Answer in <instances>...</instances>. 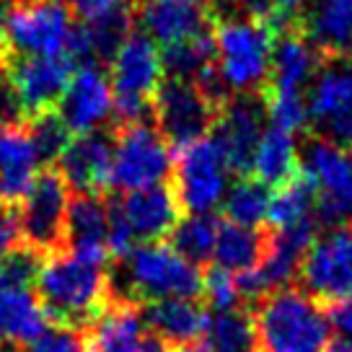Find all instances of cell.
I'll use <instances>...</instances> for the list:
<instances>
[{
    "label": "cell",
    "instance_id": "obj_38",
    "mask_svg": "<svg viewBox=\"0 0 352 352\" xmlns=\"http://www.w3.org/2000/svg\"><path fill=\"white\" fill-rule=\"evenodd\" d=\"M19 352H94L91 350V329H67L50 327L39 340L21 344Z\"/></svg>",
    "mask_w": 352,
    "mask_h": 352
},
{
    "label": "cell",
    "instance_id": "obj_3",
    "mask_svg": "<svg viewBox=\"0 0 352 352\" xmlns=\"http://www.w3.org/2000/svg\"><path fill=\"white\" fill-rule=\"evenodd\" d=\"M254 321V352H327L331 324L327 308L287 285L256 300L249 311Z\"/></svg>",
    "mask_w": 352,
    "mask_h": 352
},
{
    "label": "cell",
    "instance_id": "obj_14",
    "mask_svg": "<svg viewBox=\"0 0 352 352\" xmlns=\"http://www.w3.org/2000/svg\"><path fill=\"white\" fill-rule=\"evenodd\" d=\"M135 23L158 50L192 42L215 29L208 0H138L132 3Z\"/></svg>",
    "mask_w": 352,
    "mask_h": 352
},
{
    "label": "cell",
    "instance_id": "obj_40",
    "mask_svg": "<svg viewBox=\"0 0 352 352\" xmlns=\"http://www.w3.org/2000/svg\"><path fill=\"white\" fill-rule=\"evenodd\" d=\"M19 243H21V215H19V208H3L0 205V264Z\"/></svg>",
    "mask_w": 352,
    "mask_h": 352
},
{
    "label": "cell",
    "instance_id": "obj_1",
    "mask_svg": "<svg viewBox=\"0 0 352 352\" xmlns=\"http://www.w3.org/2000/svg\"><path fill=\"white\" fill-rule=\"evenodd\" d=\"M109 272L111 303L148 306L155 300H202V272L189 264L168 243H143L135 246Z\"/></svg>",
    "mask_w": 352,
    "mask_h": 352
},
{
    "label": "cell",
    "instance_id": "obj_37",
    "mask_svg": "<svg viewBox=\"0 0 352 352\" xmlns=\"http://www.w3.org/2000/svg\"><path fill=\"white\" fill-rule=\"evenodd\" d=\"M202 303L218 314L239 311L241 293L236 285V275L218 264H210L208 272H202Z\"/></svg>",
    "mask_w": 352,
    "mask_h": 352
},
{
    "label": "cell",
    "instance_id": "obj_21",
    "mask_svg": "<svg viewBox=\"0 0 352 352\" xmlns=\"http://www.w3.org/2000/svg\"><path fill=\"white\" fill-rule=\"evenodd\" d=\"M298 32L324 55L352 57V0H311Z\"/></svg>",
    "mask_w": 352,
    "mask_h": 352
},
{
    "label": "cell",
    "instance_id": "obj_24",
    "mask_svg": "<svg viewBox=\"0 0 352 352\" xmlns=\"http://www.w3.org/2000/svg\"><path fill=\"white\" fill-rule=\"evenodd\" d=\"M319 50L308 42L303 34L285 32L275 42L270 80L264 91H283V94H303L319 73Z\"/></svg>",
    "mask_w": 352,
    "mask_h": 352
},
{
    "label": "cell",
    "instance_id": "obj_42",
    "mask_svg": "<svg viewBox=\"0 0 352 352\" xmlns=\"http://www.w3.org/2000/svg\"><path fill=\"white\" fill-rule=\"evenodd\" d=\"M311 0H275L272 3V13L267 16V21L272 23V26H283L285 29L287 23H298V19L303 16L306 11V6Z\"/></svg>",
    "mask_w": 352,
    "mask_h": 352
},
{
    "label": "cell",
    "instance_id": "obj_29",
    "mask_svg": "<svg viewBox=\"0 0 352 352\" xmlns=\"http://www.w3.org/2000/svg\"><path fill=\"white\" fill-rule=\"evenodd\" d=\"M218 228L220 220L215 215H187L179 220L174 233L168 236V246L189 264L205 267L215 256Z\"/></svg>",
    "mask_w": 352,
    "mask_h": 352
},
{
    "label": "cell",
    "instance_id": "obj_34",
    "mask_svg": "<svg viewBox=\"0 0 352 352\" xmlns=\"http://www.w3.org/2000/svg\"><path fill=\"white\" fill-rule=\"evenodd\" d=\"M29 138H32V145L34 151H36V158H39V164L44 166H55L60 161V155L67 151V145L73 143V132L67 127L63 117H60V111H50V114H42V117H36V120L29 122Z\"/></svg>",
    "mask_w": 352,
    "mask_h": 352
},
{
    "label": "cell",
    "instance_id": "obj_17",
    "mask_svg": "<svg viewBox=\"0 0 352 352\" xmlns=\"http://www.w3.org/2000/svg\"><path fill=\"white\" fill-rule=\"evenodd\" d=\"M55 166L65 179L70 195L107 197L111 189V168H114V135H111V130H94L88 135H76Z\"/></svg>",
    "mask_w": 352,
    "mask_h": 352
},
{
    "label": "cell",
    "instance_id": "obj_20",
    "mask_svg": "<svg viewBox=\"0 0 352 352\" xmlns=\"http://www.w3.org/2000/svg\"><path fill=\"white\" fill-rule=\"evenodd\" d=\"M120 205L135 241L140 239L145 243H161L174 233L182 220V208L171 184L127 192L124 197H120Z\"/></svg>",
    "mask_w": 352,
    "mask_h": 352
},
{
    "label": "cell",
    "instance_id": "obj_26",
    "mask_svg": "<svg viewBox=\"0 0 352 352\" xmlns=\"http://www.w3.org/2000/svg\"><path fill=\"white\" fill-rule=\"evenodd\" d=\"M252 171L256 174L254 179H259L267 189L283 187L300 176V148L296 143V135L270 124L256 145Z\"/></svg>",
    "mask_w": 352,
    "mask_h": 352
},
{
    "label": "cell",
    "instance_id": "obj_22",
    "mask_svg": "<svg viewBox=\"0 0 352 352\" xmlns=\"http://www.w3.org/2000/svg\"><path fill=\"white\" fill-rule=\"evenodd\" d=\"M143 321L148 331L166 342L168 347H184L202 342L210 324V314L199 300L171 298L143 306Z\"/></svg>",
    "mask_w": 352,
    "mask_h": 352
},
{
    "label": "cell",
    "instance_id": "obj_44",
    "mask_svg": "<svg viewBox=\"0 0 352 352\" xmlns=\"http://www.w3.org/2000/svg\"><path fill=\"white\" fill-rule=\"evenodd\" d=\"M8 3L11 0H0V65L8 63V57L13 55L11 39H8Z\"/></svg>",
    "mask_w": 352,
    "mask_h": 352
},
{
    "label": "cell",
    "instance_id": "obj_16",
    "mask_svg": "<svg viewBox=\"0 0 352 352\" xmlns=\"http://www.w3.org/2000/svg\"><path fill=\"white\" fill-rule=\"evenodd\" d=\"M8 70L19 96L23 101V109L29 114V122L57 111L60 101L65 96L70 80L78 67L67 57H26L11 55Z\"/></svg>",
    "mask_w": 352,
    "mask_h": 352
},
{
    "label": "cell",
    "instance_id": "obj_28",
    "mask_svg": "<svg viewBox=\"0 0 352 352\" xmlns=\"http://www.w3.org/2000/svg\"><path fill=\"white\" fill-rule=\"evenodd\" d=\"M267 241H270V231L243 228V226H236V223H228V220L226 223L220 220L212 262L223 267V270L233 272V275L252 272L264 259Z\"/></svg>",
    "mask_w": 352,
    "mask_h": 352
},
{
    "label": "cell",
    "instance_id": "obj_13",
    "mask_svg": "<svg viewBox=\"0 0 352 352\" xmlns=\"http://www.w3.org/2000/svg\"><path fill=\"white\" fill-rule=\"evenodd\" d=\"M300 290L321 306L352 296V228H334L319 236L298 270Z\"/></svg>",
    "mask_w": 352,
    "mask_h": 352
},
{
    "label": "cell",
    "instance_id": "obj_41",
    "mask_svg": "<svg viewBox=\"0 0 352 352\" xmlns=\"http://www.w3.org/2000/svg\"><path fill=\"white\" fill-rule=\"evenodd\" d=\"M124 3H130V0H67V6L73 8L78 21H94V19H99V16H107V13L117 11L120 6Z\"/></svg>",
    "mask_w": 352,
    "mask_h": 352
},
{
    "label": "cell",
    "instance_id": "obj_9",
    "mask_svg": "<svg viewBox=\"0 0 352 352\" xmlns=\"http://www.w3.org/2000/svg\"><path fill=\"white\" fill-rule=\"evenodd\" d=\"M76 13L67 0H11L8 3V39L13 55L65 57Z\"/></svg>",
    "mask_w": 352,
    "mask_h": 352
},
{
    "label": "cell",
    "instance_id": "obj_19",
    "mask_svg": "<svg viewBox=\"0 0 352 352\" xmlns=\"http://www.w3.org/2000/svg\"><path fill=\"white\" fill-rule=\"evenodd\" d=\"M111 109H114L111 83L99 65L78 67L57 107L60 117L73 135H88L99 130V124H104Z\"/></svg>",
    "mask_w": 352,
    "mask_h": 352
},
{
    "label": "cell",
    "instance_id": "obj_39",
    "mask_svg": "<svg viewBox=\"0 0 352 352\" xmlns=\"http://www.w3.org/2000/svg\"><path fill=\"white\" fill-rule=\"evenodd\" d=\"M0 127L3 130H26L29 127V114L23 109V101L13 83L8 63L0 65Z\"/></svg>",
    "mask_w": 352,
    "mask_h": 352
},
{
    "label": "cell",
    "instance_id": "obj_33",
    "mask_svg": "<svg viewBox=\"0 0 352 352\" xmlns=\"http://www.w3.org/2000/svg\"><path fill=\"white\" fill-rule=\"evenodd\" d=\"M205 352H254V321L249 311H228L210 316L208 331L202 337Z\"/></svg>",
    "mask_w": 352,
    "mask_h": 352
},
{
    "label": "cell",
    "instance_id": "obj_32",
    "mask_svg": "<svg viewBox=\"0 0 352 352\" xmlns=\"http://www.w3.org/2000/svg\"><path fill=\"white\" fill-rule=\"evenodd\" d=\"M270 199L272 195L259 179L243 176L233 187H228V195L223 199L226 220L243 226V228H262V223H267V212H270Z\"/></svg>",
    "mask_w": 352,
    "mask_h": 352
},
{
    "label": "cell",
    "instance_id": "obj_30",
    "mask_svg": "<svg viewBox=\"0 0 352 352\" xmlns=\"http://www.w3.org/2000/svg\"><path fill=\"white\" fill-rule=\"evenodd\" d=\"M314 218H316V202L303 176H296L293 182L275 189L267 212V223L272 226V231H287Z\"/></svg>",
    "mask_w": 352,
    "mask_h": 352
},
{
    "label": "cell",
    "instance_id": "obj_15",
    "mask_svg": "<svg viewBox=\"0 0 352 352\" xmlns=\"http://www.w3.org/2000/svg\"><path fill=\"white\" fill-rule=\"evenodd\" d=\"M264 122H267V109H264L262 96H233L220 107V114L215 120V127L210 138L218 143L220 153L226 155V164L236 174H246L252 168L256 145L264 135Z\"/></svg>",
    "mask_w": 352,
    "mask_h": 352
},
{
    "label": "cell",
    "instance_id": "obj_47",
    "mask_svg": "<svg viewBox=\"0 0 352 352\" xmlns=\"http://www.w3.org/2000/svg\"><path fill=\"white\" fill-rule=\"evenodd\" d=\"M327 352H352V342L350 340H342V337H337V340L329 342V347H327Z\"/></svg>",
    "mask_w": 352,
    "mask_h": 352
},
{
    "label": "cell",
    "instance_id": "obj_36",
    "mask_svg": "<svg viewBox=\"0 0 352 352\" xmlns=\"http://www.w3.org/2000/svg\"><path fill=\"white\" fill-rule=\"evenodd\" d=\"M44 262L47 256L21 241L0 264V287H19V290L34 287L42 275Z\"/></svg>",
    "mask_w": 352,
    "mask_h": 352
},
{
    "label": "cell",
    "instance_id": "obj_48",
    "mask_svg": "<svg viewBox=\"0 0 352 352\" xmlns=\"http://www.w3.org/2000/svg\"><path fill=\"white\" fill-rule=\"evenodd\" d=\"M171 352H205L202 344H184V347H171Z\"/></svg>",
    "mask_w": 352,
    "mask_h": 352
},
{
    "label": "cell",
    "instance_id": "obj_35",
    "mask_svg": "<svg viewBox=\"0 0 352 352\" xmlns=\"http://www.w3.org/2000/svg\"><path fill=\"white\" fill-rule=\"evenodd\" d=\"M267 120L277 130L290 135L300 132L308 124V104L306 94H283V91H262Z\"/></svg>",
    "mask_w": 352,
    "mask_h": 352
},
{
    "label": "cell",
    "instance_id": "obj_5",
    "mask_svg": "<svg viewBox=\"0 0 352 352\" xmlns=\"http://www.w3.org/2000/svg\"><path fill=\"white\" fill-rule=\"evenodd\" d=\"M166 80L158 44L143 32H132L111 60V127L153 120V99Z\"/></svg>",
    "mask_w": 352,
    "mask_h": 352
},
{
    "label": "cell",
    "instance_id": "obj_6",
    "mask_svg": "<svg viewBox=\"0 0 352 352\" xmlns=\"http://www.w3.org/2000/svg\"><path fill=\"white\" fill-rule=\"evenodd\" d=\"M300 176L314 192L316 220L321 226H352V153L324 138H314L300 148Z\"/></svg>",
    "mask_w": 352,
    "mask_h": 352
},
{
    "label": "cell",
    "instance_id": "obj_46",
    "mask_svg": "<svg viewBox=\"0 0 352 352\" xmlns=\"http://www.w3.org/2000/svg\"><path fill=\"white\" fill-rule=\"evenodd\" d=\"M140 352H171V347L158 340V337H153V334H148L143 344H140Z\"/></svg>",
    "mask_w": 352,
    "mask_h": 352
},
{
    "label": "cell",
    "instance_id": "obj_8",
    "mask_svg": "<svg viewBox=\"0 0 352 352\" xmlns=\"http://www.w3.org/2000/svg\"><path fill=\"white\" fill-rule=\"evenodd\" d=\"M67 205L70 189L57 166H44L34 179L29 195L23 197L21 241L32 246L42 256H55L67 252Z\"/></svg>",
    "mask_w": 352,
    "mask_h": 352
},
{
    "label": "cell",
    "instance_id": "obj_11",
    "mask_svg": "<svg viewBox=\"0 0 352 352\" xmlns=\"http://www.w3.org/2000/svg\"><path fill=\"white\" fill-rule=\"evenodd\" d=\"M218 114L220 107L199 91L195 80L166 78L153 99V124L176 153L208 138Z\"/></svg>",
    "mask_w": 352,
    "mask_h": 352
},
{
    "label": "cell",
    "instance_id": "obj_2",
    "mask_svg": "<svg viewBox=\"0 0 352 352\" xmlns=\"http://www.w3.org/2000/svg\"><path fill=\"white\" fill-rule=\"evenodd\" d=\"M34 296L52 327L86 331L111 306L109 272L78 262L67 252L55 254L44 262Z\"/></svg>",
    "mask_w": 352,
    "mask_h": 352
},
{
    "label": "cell",
    "instance_id": "obj_23",
    "mask_svg": "<svg viewBox=\"0 0 352 352\" xmlns=\"http://www.w3.org/2000/svg\"><path fill=\"white\" fill-rule=\"evenodd\" d=\"M39 158L26 130L0 127V205L21 208L34 179L39 174Z\"/></svg>",
    "mask_w": 352,
    "mask_h": 352
},
{
    "label": "cell",
    "instance_id": "obj_4",
    "mask_svg": "<svg viewBox=\"0 0 352 352\" xmlns=\"http://www.w3.org/2000/svg\"><path fill=\"white\" fill-rule=\"evenodd\" d=\"M215 70L228 94L249 96L267 86L272 52H275V26L259 16H231L215 23Z\"/></svg>",
    "mask_w": 352,
    "mask_h": 352
},
{
    "label": "cell",
    "instance_id": "obj_18",
    "mask_svg": "<svg viewBox=\"0 0 352 352\" xmlns=\"http://www.w3.org/2000/svg\"><path fill=\"white\" fill-rule=\"evenodd\" d=\"M109 210L107 197L99 195H70L67 205V254L88 267L107 270L111 262L109 246Z\"/></svg>",
    "mask_w": 352,
    "mask_h": 352
},
{
    "label": "cell",
    "instance_id": "obj_31",
    "mask_svg": "<svg viewBox=\"0 0 352 352\" xmlns=\"http://www.w3.org/2000/svg\"><path fill=\"white\" fill-rule=\"evenodd\" d=\"M88 42H91V52H94V65L96 63H109L117 57L124 42L135 32V11L132 3H124L117 11L99 16L94 21L86 23Z\"/></svg>",
    "mask_w": 352,
    "mask_h": 352
},
{
    "label": "cell",
    "instance_id": "obj_45",
    "mask_svg": "<svg viewBox=\"0 0 352 352\" xmlns=\"http://www.w3.org/2000/svg\"><path fill=\"white\" fill-rule=\"evenodd\" d=\"M236 6H241L246 16H259V19H267L272 13V3L275 0H233Z\"/></svg>",
    "mask_w": 352,
    "mask_h": 352
},
{
    "label": "cell",
    "instance_id": "obj_27",
    "mask_svg": "<svg viewBox=\"0 0 352 352\" xmlns=\"http://www.w3.org/2000/svg\"><path fill=\"white\" fill-rule=\"evenodd\" d=\"M143 340V308L130 303H111L109 311L91 327L94 352H140Z\"/></svg>",
    "mask_w": 352,
    "mask_h": 352
},
{
    "label": "cell",
    "instance_id": "obj_12",
    "mask_svg": "<svg viewBox=\"0 0 352 352\" xmlns=\"http://www.w3.org/2000/svg\"><path fill=\"white\" fill-rule=\"evenodd\" d=\"M308 122L319 138L342 148L352 145V57L321 63L306 94Z\"/></svg>",
    "mask_w": 352,
    "mask_h": 352
},
{
    "label": "cell",
    "instance_id": "obj_7",
    "mask_svg": "<svg viewBox=\"0 0 352 352\" xmlns=\"http://www.w3.org/2000/svg\"><path fill=\"white\" fill-rule=\"evenodd\" d=\"M109 130L114 135L111 189H122L127 195L166 184V179L174 174V151L153 122Z\"/></svg>",
    "mask_w": 352,
    "mask_h": 352
},
{
    "label": "cell",
    "instance_id": "obj_10",
    "mask_svg": "<svg viewBox=\"0 0 352 352\" xmlns=\"http://www.w3.org/2000/svg\"><path fill=\"white\" fill-rule=\"evenodd\" d=\"M228 176L231 168L226 155L220 153L212 138H202L176 153L174 161V195L179 208L187 215H210L228 195Z\"/></svg>",
    "mask_w": 352,
    "mask_h": 352
},
{
    "label": "cell",
    "instance_id": "obj_43",
    "mask_svg": "<svg viewBox=\"0 0 352 352\" xmlns=\"http://www.w3.org/2000/svg\"><path fill=\"white\" fill-rule=\"evenodd\" d=\"M327 316H329L331 329L340 331L342 340L352 342V296L342 298L337 303L327 306Z\"/></svg>",
    "mask_w": 352,
    "mask_h": 352
},
{
    "label": "cell",
    "instance_id": "obj_25",
    "mask_svg": "<svg viewBox=\"0 0 352 352\" xmlns=\"http://www.w3.org/2000/svg\"><path fill=\"white\" fill-rule=\"evenodd\" d=\"M50 329L39 298L32 290L0 287V344L21 347Z\"/></svg>",
    "mask_w": 352,
    "mask_h": 352
}]
</instances>
